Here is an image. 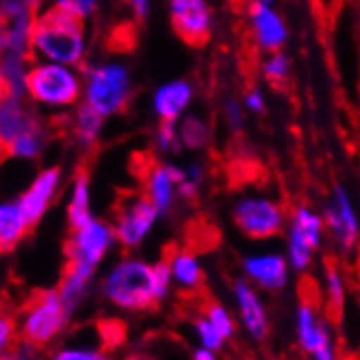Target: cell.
<instances>
[{
  "mask_svg": "<svg viewBox=\"0 0 360 360\" xmlns=\"http://www.w3.org/2000/svg\"><path fill=\"white\" fill-rule=\"evenodd\" d=\"M31 49L57 63H77L83 55V18L63 7H53L35 18Z\"/></svg>",
  "mask_w": 360,
  "mask_h": 360,
  "instance_id": "1",
  "label": "cell"
},
{
  "mask_svg": "<svg viewBox=\"0 0 360 360\" xmlns=\"http://www.w3.org/2000/svg\"><path fill=\"white\" fill-rule=\"evenodd\" d=\"M105 297L116 308L142 312L160 304L155 288V269L144 260H122L105 278Z\"/></svg>",
  "mask_w": 360,
  "mask_h": 360,
  "instance_id": "2",
  "label": "cell"
},
{
  "mask_svg": "<svg viewBox=\"0 0 360 360\" xmlns=\"http://www.w3.org/2000/svg\"><path fill=\"white\" fill-rule=\"evenodd\" d=\"M68 314L59 290H35L25 306L22 338L29 345H46L66 326Z\"/></svg>",
  "mask_w": 360,
  "mask_h": 360,
  "instance_id": "3",
  "label": "cell"
},
{
  "mask_svg": "<svg viewBox=\"0 0 360 360\" xmlns=\"http://www.w3.org/2000/svg\"><path fill=\"white\" fill-rule=\"evenodd\" d=\"M29 136H41L37 118L22 103V92L0 72V162L13 155V146Z\"/></svg>",
  "mask_w": 360,
  "mask_h": 360,
  "instance_id": "4",
  "label": "cell"
},
{
  "mask_svg": "<svg viewBox=\"0 0 360 360\" xmlns=\"http://www.w3.org/2000/svg\"><path fill=\"white\" fill-rule=\"evenodd\" d=\"M114 214H116L114 231L118 243L124 249H134L151 231L158 210L146 193H122L116 203Z\"/></svg>",
  "mask_w": 360,
  "mask_h": 360,
  "instance_id": "5",
  "label": "cell"
},
{
  "mask_svg": "<svg viewBox=\"0 0 360 360\" xmlns=\"http://www.w3.org/2000/svg\"><path fill=\"white\" fill-rule=\"evenodd\" d=\"M27 92L44 105H70L79 96L77 77L61 63H41L27 72Z\"/></svg>",
  "mask_w": 360,
  "mask_h": 360,
  "instance_id": "6",
  "label": "cell"
},
{
  "mask_svg": "<svg viewBox=\"0 0 360 360\" xmlns=\"http://www.w3.org/2000/svg\"><path fill=\"white\" fill-rule=\"evenodd\" d=\"M234 223L245 236L269 240L284 231V212L269 199H245L234 207Z\"/></svg>",
  "mask_w": 360,
  "mask_h": 360,
  "instance_id": "7",
  "label": "cell"
},
{
  "mask_svg": "<svg viewBox=\"0 0 360 360\" xmlns=\"http://www.w3.org/2000/svg\"><path fill=\"white\" fill-rule=\"evenodd\" d=\"M129 101V79L120 66H103L90 75L88 103L98 114H116Z\"/></svg>",
  "mask_w": 360,
  "mask_h": 360,
  "instance_id": "8",
  "label": "cell"
},
{
  "mask_svg": "<svg viewBox=\"0 0 360 360\" xmlns=\"http://www.w3.org/2000/svg\"><path fill=\"white\" fill-rule=\"evenodd\" d=\"M114 238H116L114 227H110L103 221H90L72 231L70 240L66 243V260L96 269V264L108 253Z\"/></svg>",
  "mask_w": 360,
  "mask_h": 360,
  "instance_id": "9",
  "label": "cell"
},
{
  "mask_svg": "<svg viewBox=\"0 0 360 360\" xmlns=\"http://www.w3.org/2000/svg\"><path fill=\"white\" fill-rule=\"evenodd\" d=\"M173 31L190 49H203L210 39V11L203 0H171Z\"/></svg>",
  "mask_w": 360,
  "mask_h": 360,
  "instance_id": "10",
  "label": "cell"
},
{
  "mask_svg": "<svg viewBox=\"0 0 360 360\" xmlns=\"http://www.w3.org/2000/svg\"><path fill=\"white\" fill-rule=\"evenodd\" d=\"M234 302L238 308V319L247 336L256 343H264L269 338L271 326L264 310V304L260 300L258 290L253 288L249 280H236L234 282Z\"/></svg>",
  "mask_w": 360,
  "mask_h": 360,
  "instance_id": "11",
  "label": "cell"
},
{
  "mask_svg": "<svg viewBox=\"0 0 360 360\" xmlns=\"http://www.w3.org/2000/svg\"><path fill=\"white\" fill-rule=\"evenodd\" d=\"M243 271L247 275V280L262 290L278 292L288 282V262L280 253H258V256H249L243 262Z\"/></svg>",
  "mask_w": 360,
  "mask_h": 360,
  "instance_id": "12",
  "label": "cell"
},
{
  "mask_svg": "<svg viewBox=\"0 0 360 360\" xmlns=\"http://www.w3.org/2000/svg\"><path fill=\"white\" fill-rule=\"evenodd\" d=\"M326 219H328V227L332 231L334 240L341 245L343 251H352L358 243V223L354 217V210L349 205V199L341 188L336 190L334 203L328 207Z\"/></svg>",
  "mask_w": 360,
  "mask_h": 360,
  "instance_id": "13",
  "label": "cell"
},
{
  "mask_svg": "<svg viewBox=\"0 0 360 360\" xmlns=\"http://www.w3.org/2000/svg\"><path fill=\"white\" fill-rule=\"evenodd\" d=\"M57 181H59V171H57V168H49V171H44L31 184V188L22 195V199H20L18 205H20V210H22V214H25V219H27V223L31 227L46 212V207L51 203V197H53L55 188H57Z\"/></svg>",
  "mask_w": 360,
  "mask_h": 360,
  "instance_id": "14",
  "label": "cell"
},
{
  "mask_svg": "<svg viewBox=\"0 0 360 360\" xmlns=\"http://www.w3.org/2000/svg\"><path fill=\"white\" fill-rule=\"evenodd\" d=\"M326 326H328V319L316 312L312 300H308L302 292V302L297 306V312H295V334H297V343L304 354H312Z\"/></svg>",
  "mask_w": 360,
  "mask_h": 360,
  "instance_id": "15",
  "label": "cell"
},
{
  "mask_svg": "<svg viewBox=\"0 0 360 360\" xmlns=\"http://www.w3.org/2000/svg\"><path fill=\"white\" fill-rule=\"evenodd\" d=\"M251 18H253V29H256L258 41L269 49L278 53L286 39V29L282 25V20L275 15L264 3H253L251 7Z\"/></svg>",
  "mask_w": 360,
  "mask_h": 360,
  "instance_id": "16",
  "label": "cell"
},
{
  "mask_svg": "<svg viewBox=\"0 0 360 360\" xmlns=\"http://www.w3.org/2000/svg\"><path fill=\"white\" fill-rule=\"evenodd\" d=\"M168 264H171L173 282L177 284L179 290L195 292V290H199L203 286L205 275H203L197 258L190 251L171 249V256H168Z\"/></svg>",
  "mask_w": 360,
  "mask_h": 360,
  "instance_id": "17",
  "label": "cell"
},
{
  "mask_svg": "<svg viewBox=\"0 0 360 360\" xmlns=\"http://www.w3.org/2000/svg\"><path fill=\"white\" fill-rule=\"evenodd\" d=\"M31 225L27 223L20 205L3 203L0 205V253H9L18 243L29 234Z\"/></svg>",
  "mask_w": 360,
  "mask_h": 360,
  "instance_id": "18",
  "label": "cell"
},
{
  "mask_svg": "<svg viewBox=\"0 0 360 360\" xmlns=\"http://www.w3.org/2000/svg\"><path fill=\"white\" fill-rule=\"evenodd\" d=\"M190 101V86L186 81H175L164 86L155 94V110L162 116V120H173L181 114V110Z\"/></svg>",
  "mask_w": 360,
  "mask_h": 360,
  "instance_id": "19",
  "label": "cell"
},
{
  "mask_svg": "<svg viewBox=\"0 0 360 360\" xmlns=\"http://www.w3.org/2000/svg\"><path fill=\"white\" fill-rule=\"evenodd\" d=\"M68 221L70 229H79L86 223H90V195H88V171H79L75 179V193L68 207Z\"/></svg>",
  "mask_w": 360,
  "mask_h": 360,
  "instance_id": "20",
  "label": "cell"
},
{
  "mask_svg": "<svg viewBox=\"0 0 360 360\" xmlns=\"http://www.w3.org/2000/svg\"><path fill=\"white\" fill-rule=\"evenodd\" d=\"M326 300L334 314H338L345 306V282L332 258L326 262Z\"/></svg>",
  "mask_w": 360,
  "mask_h": 360,
  "instance_id": "21",
  "label": "cell"
},
{
  "mask_svg": "<svg viewBox=\"0 0 360 360\" xmlns=\"http://www.w3.org/2000/svg\"><path fill=\"white\" fill-rule=\"evenodd\" d=\"M290 225H295L302 231V236L312 247V251L319 249V245H321V231H323V223H321L319 217L312 214V212L306 210V207H297V210L292 212V223Z\"/></svg>",
  "mask_w": 360,
  "mask_h": 360,
  "instance_id": "22",
  "label": "cell"
},
{
  "mask_svg": "<svg viewBox=\"0 0 360 360\" xmlns=\"http://www.w3.org/2000/svg\"><path fill=\"white\" fill-rule=\"evenodd\" d=\"M288 260L297 273H304L312 262V247L306 243L302 231L295 225H290V234H288Z\"/></svg>",
  "mask_w": 360,
  "mask_h": 360,
  "instance_id": "23",
  "label": "cell"
},
{
  "mask_svg": "<svg viewBox=\"0 0 360 360\" xmlns=\"http://www.w3.org/2000/svg\"><path fill=\"white\" fill-rule=\"evenodd\" d=\"M203 314L207 316V319L212 321V326H214L225 341H231V338L236 336V321H234V316L229 314V310L217 302H207L203 306Z\"/></svg>",
  "mask_w": 360,
  "mask_h": 360,
  "instance_id": "24",
  "label": "cell"
},
{
  "mask_svg": "<svg viewBox=\"0 0 360 360\" xmlns=\"http://www.w3.org/2000/svg\"><path fill=\"white\" fill-rule=\"evenodd\" d=\"M101 116L103 114H98L90 103L83 105V108L77 112V118H75V131H77L79 140L92 142L96 138V134L101 129V122H103Z\"/></svg>",
  "mask_w": 360,
  "mask_h": 360,
  "instance_id": "25",
  "label": "cell"
},
{
  "mask_svg": "<svg viewBox=\"0 0 360 360\" xmlns=\"http://www.w3.org/2000/svg\"><path fill=\"white\" fill-rule=\"evenodd\" d=\"M193 328H195V334H197V343L201 345V347H207V349H214V352H221L223 347H225V338H223V334L212 326V321L207 319L205 314H201V316H197L195 319V323H193Z\"/></svg>",
  "mask_w": 360,
  "mask_h": 360,
  "instance_id": "26",
  "label": "cell"
},
{
  "mask_svg": "<svg viewBox=\"0 0 360 360\" xmlns=\"http://www.w3.org/2000/svg\"><path fill=\"white\" fill-rule=\"evenodd\" d=\"M264 75L275 90H284L288 83V59L282 53H275L264 66Z\"/></svg>",
  "mask_w": 360,
  "mask_h": 360,
  "instance_id": "27",
  "label": "cell"
},
{
  "mask_svg": "<svg viewBox=\"0 0 360 360\" xmlns=\"http://www.w3.org/2000/svg\"><path fill=\"white\" fill-rule=\"evenodd\" d=\"M181 140L186 146H190V149H201V146L207 142V129H205V124L195 118V116H190L184 120V127H181Z\"/></svg>",
  "mask_w": 360,
  "mask_h": 360,
  "instance_id": "28",
  "label": "cell"
},
{
  "mask_svg": "<svg viewBox=\"0 0 360 360\" xmlns=\"http://www.w3.org/2000/svg\"><path fill=\"white\" fill-rule=\"evenodd\" d=\"M312 360H338V354H336V347H334V336H332V330H330V323L326 326L319 343L312 349L310 354Z\"/></svg>",
  "mask_w": 360,
  "mask_h": 360,
  "instance_id": "29",
  "label": "cell"
},
{
  "mask_svg": "<svg viewBox=\"0 0 360 360\" xmlns=\"http://www.w3.org/2000/svg\"><path fill=\"white\" fill-rule=\"evenodd\" d=\"M110 44H112L116 51H131L134 44H136V29H134V25H120V27L112 33Z\"/></svg>",
  "mask_w": 360,
  "mask_h": 360,
  "instance_id": "30",
  "label": "cell"
},
{
  "mask_svg": "<svg viewBox=\"0 0 360 360\" xmlns=\"http://www.w3.org/2000/svg\"><path fill=\"white\" fill-rule=\"evenodd\" d=\"M55 360H108V356L96 349H63L55 356Z\"/></svg>",
  "mask_w": 360,
  "mask_h": 360,
  "instance_id": "31",
  "label": "cell"
},
{
  "mask_svg": "<svg viewBox=\"0 0 360 360\" xmlns=\"http://www.w3.org/2000/svg\"><path fill=\"white\" fill-rule=\"evenodd\" d=\"M57 5L72 11L79 18H86V15H90L94 11L96 0H57Z\"/></svg>",
  "mask_w": 360,
  "mask_h": 360,
  "instance_id": "32",
  "label": "cell"
},
{
  "mask_svg": "<svg viewBox=\"0 0 360 360\" xmlns=\"http://www.w3.org/2000/svg\"><path fill=\"white\" fill-rule=\"evenodd\" d=\"M13 332H15V321L13 316L0 312V354L7 349V345L11 343L13 338Z\"/></svg>",
  "mask_w": 360,
  "mask_h": 360,
  "instance_id": "33",
  "label": "cell"
},
{
  "mask_svg": "<svg viewBox=\"0 0 360 360\" xmlns=\"http://www.w3.org/2000/svg\"><path fill=\"white\" fill-rule=\"evenodd\" d=\"M247 103H249V108H251L253 112H264L262 96H260V92H258V90H251V92H249V96H247Z\"/></svg>",
  "mask_w": 360,
  "mask_h": 360,
  "instance_id": "34",
  "label": "cell"
},
{
  "mask_svg": "<svg viewBox=\"0 0 360 360\" xmlns=\"http://www.w3.org/2000/svg\"><path fill=\"white\" fill-rule=\"evenodd\" d=\"M219 352H214V349H207V347H197L195 352H193V360H219V356H217Z\"/></svg>",
  "mask_w": 360,
  "mask_h": 360,
  "instance_id": "35",
  "label": "cell"
},
{
  "mask_svg": "<svg viewBox=\"0 0 360 360\" xmlns=\"http://www.w3.org/2000/svg\"><path fill=\"white\" fill-rule=\"evenodd\" d=\"M227 116H229V122L238 127L240 124V110L236 103H227Z\"/></svg>",
  "mask_w": 360,
  "mask_h": 360,
  "instance_id": "36",
  "label": "cell"
},
{
  "mask_svg": "<svg viewBox=\"0 0 360 360\" xmlns=\"http://www.w3.org/2000/svg\"><path fill=\"white\" fill-rule=\"evenodd\" d=\"M127 3H131V5H134V11H136V15H138L140 20L146 15V0H127Z\"/></svg>",
  "mask_w": 360,
  "mask_h": 360,
  "instance_id": "37",
  "label": "cell"
},
{
  "mask_svg": "<svg viewBox=\"0 0 360 360\" xmlns=\"http://www.w3.org/2000/svg\"><path fill=\"white\" fill-rule=\"evenodd\" d=\"M229 5H231V9H234V13H240L247 5V0H229Z\"/></svg>",
  "mask_w": 360,
  "mask_h": 360,
  "instance_id": "38",
  "label": "cell"
},
{
  "mask_svg": "<svg viewBox=\"0 0 360 360\" xmlns=\"http://www.w3.org/2000/svg\"><path fill=\"white\" fill-rule=\"evenodd\" d=\"M0 360H20L18 356H0Z\"/></svg>",
  "mask_w": 360,
  "mask_h": 360,
  "instance_id": "39",
  "label": "cell"
},
{
  "mask_svg": "<svg viewBox=\"0 0 360 360\" xmlns=\"http://www.w3.org/2000/svg\"><path fill=\"white\" fill-rule=\"evenodd\" d=\"M124 360H144V358H124Z\"/></svg>",
  "mask_w": 360,
  "mask_h": 360,
  "instance_id": "40",
  "label": "cell"
},
{
  "mask_svg": "<svg viewBox=\"0 0 360 360\" xmlns=\"http://www.w3.org/2000/svg\"><path fill=\"white\" fill-rule=\"evenodd\" d=\"M262 3H266V0H262Z\"/></svg>",
  "mask_w": 360,
  "mask_h": 360,
  "instance_id": "41",
  "label": "cell"
}]
</instances>
